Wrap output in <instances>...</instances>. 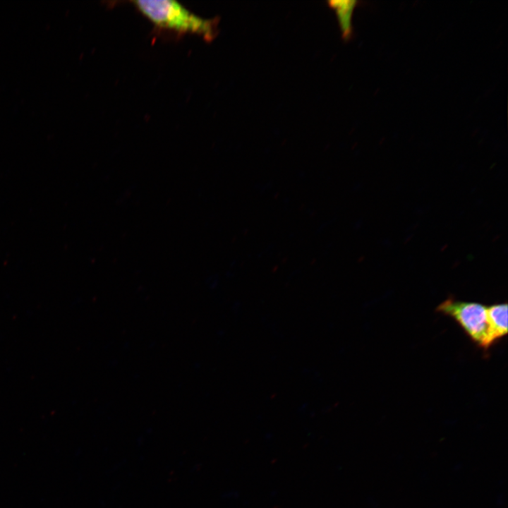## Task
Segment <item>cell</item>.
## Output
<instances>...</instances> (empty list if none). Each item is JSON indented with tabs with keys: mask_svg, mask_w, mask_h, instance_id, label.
Listing matches in <instances>:
<instances>
[{
	"mask_svg": "<svg viewBox=\"0 0 508 508\" xmlns=\"http://www.w3.org/2000/svg\"><path fill=\"white\" fill-rule=\"evenodd\" d=\"M436 311L455 320L479 347L487 350L496 342L488 321L487 306L483 304L447 298L437 307Z\"/></svg>",
	"mask_w": 508,
	"mask_h": 508,
	"instance_id": "7a4b0ae2",
	"label": "cell"
},
{
	"mask_svg": "<svg viewBox=\"0 0 508 508\" xmlns=\"http://www.w3.org/2000/svg\"><path fill=\"white\" fill-rule=\"evenodd\" d=\"M355 1H332L329 6L335 11L340 30L344 37L351 33V16L355 8Z\"/></svg>",
	"mask_w": 508,
	"mask_h": 508,
	"instance_id": "277c9868",
	"label": "cell"
},
{
	"mask_svg": "<svg viewBox=\"0 0 508 508\" xmlns=\"http://www.w3.org/2000/svg\"><path fill=\"white\" fill-rule=\"evenodd\" d=\"M488 318L495 341L507 334V303L487 306Z\"/></svg>",
	"mask_w": 508,
	"mask_h": 508,
	"instance_id": "3957f363",
	"label": "cell"
},
{
	"mask_svg": "<svg viewBox=\"0 0 508 508\" xmlns=\"http://www.w3.org/2000/svg\"><path fill=\"white\" fill-rule=\"evenodd\" d=\"M134 6L156 26L181 34H195L212 40L217 32L215 19L203 18L171 0L133 1Z\"/></svg>",
	"mask_w": 508,
	"mask_h": 508,
	"instance_id": "6da1fadb",
	"label": "cell"
}]
</instances>
